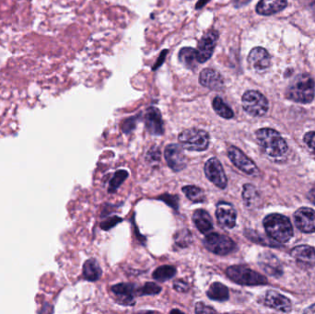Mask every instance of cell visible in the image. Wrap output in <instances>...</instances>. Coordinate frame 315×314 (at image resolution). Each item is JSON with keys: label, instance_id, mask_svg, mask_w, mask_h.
<instances>
[{"label": "cell", "instance_id": "1", "mask_svg": "<svg viewBox=\"0 0 315 314\" xmlns=\"http://www.w3.org/2000/svg\"><path fill=\"white\" fill-rule=\"evenodd\" d=\"M256 135L259 146L267 158L276 162L286 159L287 145L279 132L272 128H261Z\"/></svg>", "mask_w": 315, "mask_h": 314}, {"label": "cell", "instance_id": "2", "mask_svg": "<svg viewBox=\"0 0 315 314\" xmlns=\"http://www.w3.org/2000/svg\"><path fill=\"white\" fill-rule=\"evenodd\" d=\"M286 98L295 103H312L315 99V83L314 79L308 74L299 75L294 79L286 89Z\"/></svg>", "mask_w": 315, "mask_h": 314}, {"label": "cell", "instance_id": "3", "mask_svg": "<svg viewBox=\"0 0 315 314\" xmlns=\"http://www.w3.org/2000/svg\"><path fill=\"white\" fill-rule=\"evenodd\" d=\"M266 233L274 241L285 243L293 236V228L289 219L280 214H270L264 219Z\"/></svg>", "mask_w": 315, "mask_h": 314}, {"label": "cell", "instance_id": "4", "mask_svg": "<svg viewBox=\"0 0 315 314\" xmlns=\"http://www.w3.org/2000/svg\"><path fill=\"white\" fill-rule=\"evenodd\" d=\"M226 274L230 280L239 285H261L267 283V279L264 276L245 265L229 266Z\"/></svg>", "mask_w": 315, "mask_h": 314}, {"label": "cell", "instance_id": "5", "mask_svg": "<svg viewBox=\"0 0 315 314\" xmlns=\"http://www.w3.org/2000/svg\"><path fill=\"white\" fill-rule=\"evenodd\" d=\"M179 142L183 148L189 151H204L209 146V135L207 132L190 128L179 135Z\"/></svg>", "mask_w": 315, "mask_h": 314}, {"label": "cell", "instance_id": "6", "mask_svg": "<svg viewBox=\"0 0 315 314\" xmlns=\"http://www.w3.org/2000/svg\"><path fill=\"white\" fill-rule=\"evenodd\" d=\"M242 103L244 111L252 116H264L269 107L267 99L257 90L246 91L242 96Z\"/></svg>", "mask_w": 315, "mask_h": 314}, {"label": "cell", "instance_id": "7", "mask_svg": "<svg viewBox=\"0 0 315 314\" xmlns=\"http://www.w3.org/2000/svg\"><path fill=\"white\" fill-rule=\"evenodd\" d=\"M204 245L209 252L218 256H226L236 249V244L229 237L214 232L208 234L204 240Z\"/></svg>", "mask_w": 315, "mask_h": 314}, {"label": "cell", "instance_id": "8", "mask_svg": "<svg viewBox=\"0 0 315 314\" xmlns=\"http://www.w3.org/2000/svg\"><path fill=\"white\" fill-rule=\"evenodd\" d=\"M228 157L235 166L242 172L251 176L259 175L260 171L257 168V164L249 159L241 149L234 146H230L228 148Z\"/></svg>", "mask_w": 315, "mask_h": 314}, {"label": "cell", "instance_id": "9", "mask_svg": "<svg viewBox=\"0 0 315 314\" xmlns=\"http://www.w3.org/2000/svg\"><path fill=\"white\" fill-rule=\"evenodd\" d=\"M205 173L206 178L220 189H225L227 187V176L217 158H211L205 162Z\"/></svg>", "mask_w": 315, "mask_h": 314}, {"label": "cell", "instance_id": "10", "mask_svg": "<svg viewBox=\"0 0 315 314\" xmlns=\"http://www.w3.org/2000/svg\"><path fill=\"white\" fill-rule=\"evenodd\" d=\"M164 156L169 167L174 171H180L187 165V159L183 152L182 146L176 144H170L165 148Z\"/></svg>", "mask_w": 315, "mask_h": 314}, {"label": "cell", "instance_id": "11", "mask_svg": "<svg viewBox=\"0 0 315 314\" xmlns=\"http://www.w3.org/2000/svg\"><path fill=\"white\" fill-rule=\"evenodd\" d=\"M297 228L304 233L315 232V211L309 207L299 208L294 214Z\"/></svg>", "mask_w": 315, "mask_h": 314}, {"label": "cell", "instance_id": "12", "mask_svg": "<svg viewBox=\"0 0 315 314\" xmlns=\"http://www.w3.org/2000/svg\"><path fill=\"white\" fill-rule=\"evenodd\" d=\"M218 40V32L210 31L201 39L197 50V60L198 63H205L212 57Z\"/></svg>", "mask_w": 315, "mask_h": 314}, {"label": "cell", "instance_id": "13", "mask_svg": "<svg viewBox=\"0 0 315 314\" xmlns=\"http://www.w3.org/2000/svg\"><path fill=\"white\" fill-rule=\"evenodd\" d=\"M216 216L220 225L227 228H232L236 225L237 212L234 206L227 202H220L216 208Z\"/></svg>", "mask_w": 315, "mask_h": 314}, {"label": "cell", "instance_id": "14", "mask_svg": "<svg viewBox=\"0 0 315 314\" xmlns=\"http://www.w3.org/2000/svg\"><path fill=\"white\" fill-rule=\"evenodd\" d=\"M248 63L252 68L258 72H262L269 68L271 65V58L263 47H256L250 52L248 56Z\"/></svg>", "mask_w": 315, "mask_h": 314}, {"label": "cell", "instance_id": "15", "mask_svg": "<svg viewBox=\"0 0 315 314\" xmlns=\"http://www.w3.org/2000/svg\"><path fill=\"white\" fill-rule=\"evenodd\" d=\"M258 263L266 274L272 277L279 278L283 273V268L279 259L269 252H264L259 256Z\"/></svg>", "mask_w": 315, "mask_h": 314}, {"label": "cell", "instance_id": "16", "mask_svg": "<svg viewBox=\"0 0 315 314\" xmlns=\"http://www.w3.org/2000/svg\"><path fill=\"white\" fill-rule=\"evenodd\" d=\"M264 303L265 306L282 313H287L291 310V301L274 290H269L264 295Z\"/></svg>", "mask_w": 315, "mask_h": 314}, {"label": "cell", "instance_id": "17", "mask_svg": "<svg viewBox=\"0 0 315 314\" xmlns=\"http://www.w3.org/2000/svg\"><path fill=\"white\" fill-rule=\"evenodd\" d=\"M291 256L301 266L310 268L315 266V249L309 245H300L291 251Z\"/></svg>", "mask_w": 315, "mask_h": 314}, {"label": "cell", "instance_id": "18", "mask_svg": "<svg viewBox=\"0 0 315 314\" xmlns=\"http://www.w3.org/2000/svg\"><path fill=\"white\" fill-rule=\"evenodd\" d=\"M199 82L202 86L212 90H220L224 87V80L220 72L205 68L199 75Z\"/></svg>", "mask_w": 315, "mask_h": 314}, {"label": "cell", "instance_id": "19", "mask_svg": "<svg viewBox=\"0 0 315 314\" xmlns=\"http://www.w3.org/2000/svg\"><path fill=\"white\" fill-rule=\"evenodd\" d=\"M112 291L115 293L119 303L123 305H134V295L137 294L136 286L132 284L127 283H121L117 285H114L112 287Z\"/></svg>", "mask_w": 315, "mask_h": 314}, {"label": "cell", "instance_id": "20", "mask_svg": "<svg viewBox=\"0 0 315 314\" xmlns=\"http://www.w3.org/2000/svg\"><path fill=\"white\" fill-rule=\"evenodd\" d=\"M145 123L147 130L155 136L163 134V122L161 119V113L154 107L148 108L145 116Z\"/></svg>", "mask_w": 315, "mask_h": 314}, {"label": "cell", "instance_id": "21", "mask_svg": "<svg viewBox=\"0 0 315 314\" xmlns=\"http://www.w3.org/2000/svg\"><path fill=\"white\" fill-rule=\"evenodd\" d=\"M286 5V0H260L257 4V12L258 14L270 16L283 10Z\"/></svg>", "mask_w": 315, "mask_h": 314}, {"label": "cell", "instance_id": "22", "mask_svg": "<svg viewBox=\"0 0 315 314\" xmlns=\"http://www.w3.org/2000/svg\"><path fill=\"white\" fill-rule=\"evenodd\" d=\"M193 220L198 230L202 233H208L213 228L212 219L210 215L204 209H198L193 215Z\"/></svg>", "mask_w": 315, "mask_h": 314}, {"label": "cell", "instance_id": "23", "mask_svg": "<svg viewBox=\"0 0 315 314\" xmlns=\"http://www.w3.org/2000/svg\"><path fill=\"white\" fill-rule=\"evenodd\" d=\"M242 199L244 205L249 209L256 208L260 203V196L257 192V188L249 183L243 185Z\"/></svg>", "mask_w": 315, "mask_h": 314}, {"label": "cell", "instance_id": "24", "mask_svg": "<svg viewBox=\"0 0 315 314\" xmlns=\"http://www.w3.org/2000/svg\"><path fill=\"white\" fill-rule=\"evenodd\" d=\"M206 295L210 300L217 301H225L229 298V293L227 286L220 282L213 283L212 285L209 286Z\"/></svg>", "mask_w": 315, "mask_h": 314}, {"label": "cell", "instance_id": "25", "mask_svg": "<svg viewBox=\"0 0 315 314\" xmlns=\"http://www.w3.org/2000/svg\"><path fill=\"white\" fill-rule=\"evenodd\" d=\"M83 276L88 281H96L102 276V269L95 259H88L83 265Z\"/></svg>", "mask_w": 315, "mask_h": 314}, {"label": "cell", "instance_id": "26", "mask_svg": "<svg viewBox=\"0 0 315 314\" xmlns=\"http://www.w3.org/2000/svg\"><path fill=\"white\" fill-rule=\"evenodd\" d=\"M212 105L213 109L220 117L225 119H230L234 116L233 111L230 109L220 97H216L213 100Z\"/></svg>", "mask_w": 315, "mask_h": 314}, {"label": "cell", "instance_id": "27", "mask_svg": "<svg viewBox=\"0 0 315 314\" xmlns=\"http://www.w3.org/2000/svg\"><path fill=\"white\" fill-rule=\"evenodd\" d=\"M183 194L186 198L190 199L192 202L195 203H202L205 200V194L201 188L194 185H187L183 187Z\"/></svg>", "mask_w": 315, "mask_h": 314}, {"label": "cell", "instance_id": "28", "mask_svg": "<svg viewBox=\"0 0 315 314\" xmlns=\"http://www.w3.org/2000/svg\"><path fill=\"white\" fill-rule=\"evenodd\" d=\"M176 269L174 266L172 265H162L158 267L153 273V278L158 281H166L175 276Z\"/></svg>", "mask_w": 315, "mask_h": 314}, {"label": "cell", "instance_id": "29", "mask_svg": "<svg viewBox=\"0 0 315 314\" xmlns=\"http://www.w3.org/2000/svg\"><path fill=\"white\" fill-rule=\"evenodd\" d=\"M179 59L187 67H193L197 60V50L191 47H184L179 53Z\"/></svg>", "mask_w": 315, "mask_h": 314}, {"label": "cell", "instance_id": "30", "mask_svg": "<svg viewBox=\"0 0 315 314\" xmlns=\"http://www.w3.org/2000/svg\"><path fill=\"white\" fill-rule=\"evenodd\" d=\"M174 241L176 244L181 248H186L190 245L193 241V237L189 229L183 228L176 232L174 235Z\"/></svg>", "mask_w": 315, "mask_h": 314}, {"label": "cell", "instance_id": "31", "mask_svg": "<svg viewBox=\"0 0 315 314\" xmlns=\"http://www.w3.org/2000/svg\"><path fill=\"white\" fill-rule=\"evenodd\" d=\"M128 177V172L125 170H119L115 174L113 179L111 180L109 184V192L113 193L117 190L118 187L123 183L125 179Z\"/></svg>", "mask_w": 315, "mask_h": 314}, {"label": "cell", "instance_id": "32", "mask_svg": "<svg viewBox=\"0 0 315 314\" xmlns=\"http://www.w3.org/2000/svg\"><path fill=\"white\" fill-rule=\"evenodd\" d=\"M161 287L159 285L152 283V282H147L146 285L143 287L137 289V295L139 296H145V295H156L161 292Z\"/></svg>", "mask_w": 315, "mask_h": 314}, {"label": "cell", "instance_id": "33", "mask_svg": "<svg viewBox=\"0 0 315 314\" xmlns=\"http://www.w3.org/2000/svg\"><path fill=\"white\" fill-rule=\"evenodd\" d=\"M304 142L309 149L315 153V132H309L304 137Z\"/></svg>", "mask_w": 315, "mask_h": 314}, {"label": "cell", "instance_id": "34", "mask_svg": "<svg viewBox=\"0 0 315 314\" xmlns=\"http://www.w3.org/2000/svg\"><path fill=\"white\" fill-rule=\"evenodd\" d=\"M160 199L164 201L167 205L173 207L174 209L178 208V198L176 196H171V195H163L160 197Z\"/></svg>", "mask_w": 315, "mask_h": 314}, {"label": "cell", "instance_id": "35", "mask_svg": "<svg viewBox=\"0 0 315 314\" xmlns=\"http://www.w3.org/2000/svg\"><path fill=\"white\" fill-rule=\"evenodd\" d=\"M197 314H215L216 311L213 308L205 304L204 302H198L196 305Z\"/></svg>", "mask_w": 315, "mask_h": 314}, {"label": "cell", "instance_id": "36", "mask_svg": "<svg viewBox=\"0 0 315 314\" xmlns=\"http://www.w3.org/2000/svg\"><path fill=\"white\" fill-rule=\"evenodd\" d=\"M121 221H122V219H120L118 217L111 218V219H108L102 223V228H103V229L108 230V229H110L111 228L115 226L117 223L121 222Z\"/></svg>", "mask_w": 315, "mask_h": 314}, {"label": "cell", "instance_id": "37", "mask_svg": "<svg viewBox=\"0 0 315 314\" xmlns=\"http://www.w3.org/2000/svg\"><path fill=\"white\" fill-rule=\"evenodd\" d=\"M174 288H175L177 291H180V292H186L189 288V285L184 282L183 280H177L174 282Z\"/></svg>", "mask_w": 315, "mask_h": 314}, {"label": "cell", "instance_id": "38", "mask_svg": "<svg viewBox=\"0 0 315 314\" xmlns=\"http://www.w3.org/2000/svg\"><path fill=\"white\" fill-rule=\"evenodd\" d=\"M308 198L310 201L315 205V188L309 192Z\"/></svg>", "mask_w": 315, "mask_h": 314}, {"label": "cell", "instance_id": "39", "mask_svg": "<svg viewBox=\"0 0 315 314\" xmlns=\"http://www.w3.org/2000/svg\"><path fill=\"white\" fill-rule=\"evenodd\" d=\"M304 313H305V314H315V304L310 306L308 309H306V310L304 311Z\"/></svg>", "mask_w": 315, "mask_h": 314}, {"label": "cell", "instance_id": "40", "mask_svg": "<svg viewBox=\"0 0 315 314\" xmlns=\"http://www.w3.org/2000/svg\"><path fill=\"white\" fill-rule=\"evenodd\" d=\"M207 1L208 0H200V2L198 3V7H200V6H204Z\"/></svg>", "mask_w": 315, "mask_h": 314}, {"label": "cell", "instance_id": "41", "mask_svg": "<svg viewBox=\"0 0 315 314\" xmlns=\"http://www.w3.org/2000/svg\"><path fill=\"white\" fill-rule=\"evenodd\" d=\"M173 313H180V314H182V312H181L180 310H172V311H171V314H173Z\"/></svg>", "mask_w": 315, "mask_h": 314}]
</instances>
